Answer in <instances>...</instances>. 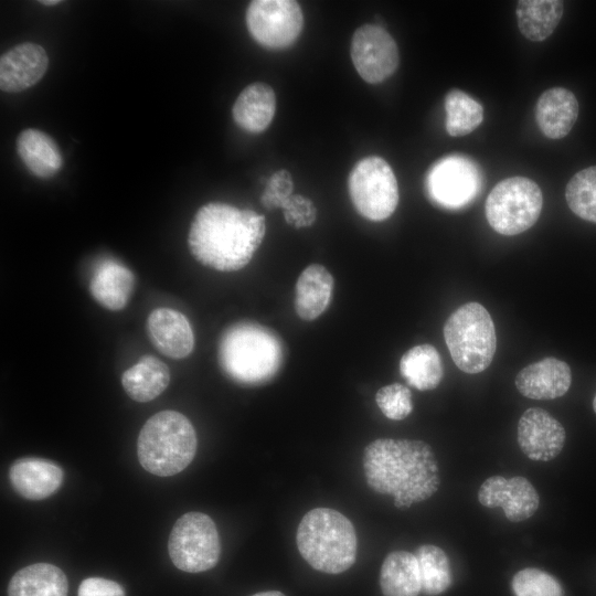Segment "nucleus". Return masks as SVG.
Listing matches in <instances>:
<instances>
[{"mask_svg": "<svg viewBox=\"0 0 596 596\" xmlns=\"http://www.w3.org/2000/svg\"><path fill=\"white\" fill-rule=\"evenodd\" d=\"M363 471L368 486L401 509L427 500L440 483L432 447L417 439L373 440L363 453Z\"/></svg>", "mask_w": 596, "mask_h": 596, "instance_id": "nucleus-1", "label": "nucleus"}, {"mask_svg": "<svg viewBox=\"0 0 596 596\" xmlns=\"http://www.w3.org/2000/svg\"><path fill=\"white\" fill-rule=\"evenodd\" d=\"M265 217L252 210L211 202L194 215L188 235L193 257L220 272L245 267L263 242Z\"/></svg>", "mask_w": 596, "mask_h": 596, "instance_id": "nucleus-2", "label": "nucleus"}, {"mask_svg": "<svg viewBox=\"0 0 596 596\" xmlns=\"http://www.w3.org/2000/svg\"><path fill=\"white\" fill-rule=\"evenodd\" d=\"M217 358L223 372L234 382L259 385L279 372L284 345L269 328L253 321H240L223 332Z\"/></svg>", "mask_w": 596, "mask_h": 596, "instance_id": "nucleus-3", "label": "nucleus"}, {"mask_svg": "<svg viewBox=\"0 0 596 596\" xmlns=\"http://www.w3.org/2000/svg\"><path fill=\"white\" fill-rule=\"evenodd\" d=\"M296 542L301 556L322 573H342L356 558L354 526L334 509L316 508L307 512L297 528Z\"/></svg>", "mask_w": 596, "mask_h": 596, "instance_id": "nucleus-4", "label": "nucleus"}, {"mask_svg": "<svg viewBox=\"0 0 596 596\" xmlns=\"http://www.w3.org/2000/svg\"><path fill=\"white\" fill-rule=\"evenodd\" d=\"M196 446V434L188 417L168 409L146 421L137 440V456L148 472L169 477L191 464Z\"/></svg>", "mask_w": 596, "mask_h": 596, "instance_id": "nucleus-5", "label": "nucleus"}, {"mask_svg": "<svg viewBox=\"0 0 596 596\" xmlns=\"http://www.w3.org/2000/svg\"><path fill=\"white\" fill-rule=\"evenodd\" d=\"M443 331L459 370L476 374L491 364L497 348L496 330L490 313L482 305H462L449 316Z\"/></svg>", "mask_w": 596, "mask_h": 596, "instance_id": "nucleus-6", "label": "nucleus"}, {"mask_svg": "<svg viewBox=\"0 0 596 596\" xmlns=\"http://www.w3.org/2000/svg\"><path fill=\"white\" fill-rule=\"evenodd\" d=\"M543 206L540 187L525 177L500 181L489 193L485 211L489 225L499 234L518 235L532 227Z\"/></svg>", "mask_w": 596, "mask_h": 596, "instance_id": "nucleus-7", "label": "nucleus"}, {"mask_svg": "<svg viewBox=\"0 0 596 596\" xmlns=\"http://www.w3.org/2000/svg\"><path fill=\"white\" fill-rule=\"evenodd\" d=\"M175 567L188 573L211 570L220 558L221 544L214 521L202 512H188L174 523L168 542Z\"/></svg>", "mask_w": 596, "mask_h": 596, "instance_id": "nucleus-8", "label": "nucleus"}, {"mask_svg": "<svg viewBox=\"0 0 596 596\" xmlns=\"http://www.w3.org/2000/svg\"><path fill=\"white\" fill-rule=\"evenodd\" d=\"M349 194L355 210L370 221L390 217L398 203V185L391 166L380 157L360 160L349 175Z\"/></svg>", "mask_w": 596, "mask_h": 596, "instance_id": "nucleus-9", "label": "nucleus"}, {"mask_svg": "<svg viewBox=\"0 0 596 596\" xmlns=\"http://www.w3.org/2000/svg\"><path fill=\"white\" fill-rule=\"evenodd\" d=\"M425 187L434 204L447 210H458L477 198L482 188V173L470 158L450 155L430 167Z\"/></svg>", "mask_w": 596, "mask_h": 596, "instance_id": "nucleus-10", "label": "nucleus"}, {"mask_svg": "<svg viewBox=\"0 0 596 596\" xmlns=\"http://www.w3.org/2000/svg\"><path fill=\"white\" fill-rule=\"evenodd\" d=\"M246 25L256 42L269 49L291 45L304 28L300 6L291 0H255L246 10Z\"/></svg>", "mask_w": 596, "mask_h": 596, "instance_id": "nucleus-11", "label": "nucleus"}, {"mask_svg": "<svg viewBox=\"0 0 596 596\" xmlns=\"http://www.w3.org/2000/svg\"><path fill=\"white\" fill-rule=\"evenodd\" d=\"M351 58L359 75L377 84L389 78L400 62L398 49L392 35L376 24H364L353 34Z\"/></svg>", "mask_w": 596, "mask_h": 596, "instance_id": "nucleus-12", "label": "nucleus"}, {"mask_svg": "<svg viewBox=\"0 0 596 596\" xmlns=\"http://www.w3.org/2000/svg\"><path fill=\"white\" fill-rule=\"evenodd\" d=\"M478 501L486 508L503 509L511 522L531 518L538 510L540 498L533 485L524 477L492 476L478 490Z\"/></svg>", "mask_w": 596, "mask_h": 596, "instance_id": "nucleus-13", "label": "nucleus"}, {"mask_svg": "<svg viewBox=\"0 0 596 596\" xmlns=\"http://www.w3.org/2000/svg\"><path fill=\"white\" fill-rule=\"evenodd\" d=\"M565 429L549 412L528 408L518 423V444L522 453L536 461L556 458L565 444Z\"/></svg>", "mask_w": 596, "mask_h": 596, "instance_id": "nucleus-14", "label": "nucleus"}, {"mask_svg": "<svg viewBox=\"0 0 596 596\" xmlns=\"http://www.w3.org/2000/svg\"><path fill=\"white\" fill-rule=\"evenodd\" d=\"M49 57L35 43L25 42L7 51L0 58V88L7 93L22 92L35 85L45 74Z\"/></svg>", "mask_w": 596, "mask_h": 596, "instance_id": "nucleus-15", "label": "nucleus"}, {"mask_svg": "<svg viewBox=\"0 0 596 596\" xmlns=\"http://www.w3.org/2000/svg\"><path fill=\"white\" fill-rule=\"evenodd\" d=\"M572 383L570 365L556 358H545L523 368L515 376L520 394L532 400L563 396Z\"/></svg>", "mask_w": 596, "mask_h": 596, "instance_id": "nucleus-16", "label": "nucleus"}, {"mask_svg": "<svg viewBox=\"0 0 596 596\" xmlns=\"http://www.w3.org/2000/svg\"><path fill=\"white\" fill-rule=\"evenodd\" d=\"M148 336L162 354L172 359L188 356L194 347L190 322L181 312L171 308H157L147 319Z\"/></svg>", "mask_w": 596, "mask_h": 596, "instance_id": "nucleus-17", "label": "nucleus"}, {"mask_svg": "<svg viewBox=\"0 0 596 596\" xmlns=\"http://www.w3.org/2000/svg\"><path fill=\"white\" fill-rule=\"evenodd\" d=\"M9 478L20 496L29 500H42L61 487L64 472L53 461L28 457L12 464Z\"/></svg>", "mask_w": 596, "mask_h": 596, "instance_id": "nucleus-18", "label": "nucleus"}, {"mask_svg": "<svg viewBox=\"0 0 596 596\" xmlns=\"http://www.w3.org/2000/svg\"><path fill=\"white\" fill-rule=\"evenodd\" d=\"M578 109V102L571 91L564 87L550 88L536 102V124L547 138L561 139L573 128Z\"/></svg>", "mask_w": 596, "mask_h": 596, "instance_id": "nucleus-19", "label": "nucleus"}, {"mask_svg": "<svg viewBox=\"0 0 596 596\" xmlns=\"http://www.w3.org/2000/svg\"><path fill=\"white\" fill-rule=\"evenodd\" d=\"M135 287V275L121 263L114 259L102 260L89 280L93 298L104 308L118 311L124 309Z\"/></svg>", "mask_w": 596, "mask_h": 596, "instance_id": "nucleus-20", "label": "nucleus"}, {"mask_svg": "<svg viewBox=\"0 0 596 596\" xmlns=\"http://www.w3.org/2000/svg\"><path fill=\"white\" fill-rule=\"evenodd\" d=\"M295 310L298 317L312 321L329 307L333 292V277L320 264H311L299 275L296 283Z\"/></svg>", "mask_w": 596, "mask_h": 596, "instance_id": "nucleus-21", "label": "nucleus"}, {"mask_svg": "<svg viewBox=\"0 0 596 596\" xmlns=\"http://www.w3.org/2000/svg\"><path fill=\"white\" fill-rule=\"evenodd\" d=\"M276 110L274 89L265 83L244 88L233 105L234 121L248 132H260L272 123Z\"/></svg>", "mask_w": 596, "mask_h": 596, "instance_id": "nucleus-22", "label": "nucleus"}, {"mask_svg": "<svg viewBox=\"0 0 596 596\" xmlns=\"http://www.w3.org/2000/svg\"><path fill=\"white\" fill-rule=\"evenodd\" d=\"M15 147L24 166L39 178H51L62 167L63 159L57 145L39 129L29 128L21 131Z\"/></svg>", "mask_w": 596, "mask_h": 596, "instance_id": "nucleus-23", "label": "nucleus"}, {"mask_svg": "<svg viewBox=\"0 0 596 596\" xmlns=\"http://www.w3.org/2000/svg\"><path fill=\"white\" fill-rule=\"evenodd\" d=\"M168 365L153 355L142 356L121 375L125 392L136 402L145 403L159 396L169 385Z\"/></svg>", "mask_w": 596, "mask_h": 596, "instance_id": "nucleus-24", "label": "nucleus"}, {"mask_svg": "<svg viewBox=\"0 0 596 596\" xmlns=\"http://www.w3.org/2000/svg\"><path fill=\"white\" fill-rule=\"evenodd\" d=\"M8 596H67V578L55 565H28L12 576Z\"/></svg>", "mask_w": 596, "mask_h": 596, "instance_id": "nucleus-25", "label": "nucleus"}, {"mask_svg": "<svg viewBox=\"0 0 596 596\" xmlns=\"http://www.w3.org/2000/svg\"><path fill=\"white\" fill-rule=\"evenodd\" d=\"M384 596H418L422 592L417 560L407 551H394L384 558L380 572Z\"/></svg>", "mask_w": 596, "mask_h": 596, "instance_id": "nucleus-26", "label": "nucleus"}, {"mask_svg": "<svg viewBox=\"0 0 596 596\" xmlns=\"http://www.w3.org/2000/svg\"><path fill=\"white\" fill-rule=\"evenodd\" d=\"M564 12L560 0H521L517 3L520 32L530 41L546 40L558 25Z\"/></svg>", "mask_w": 596, "mask_h": 596, "instance_id": "nucleus-27", "label": "nucleus"}, {"mask_svg": "<svg viewBox=\"0 0 596 596\" xmlns=\"http://www.w3.org/2000/svg\"><path fill=\"white\" fill-rule=\"evenodd\" d=\"M400 373L411 386L419 391L434 390L444 376L441 358L432 344H418L401 358Z\"/></svg>", "mask_w": 596, "mask_h": 596, "instance_id": "nucleus-28", "label": "nucleus"}, {"mask_svg": "<svg viewBox=\"0 0 596 596\" xmlns=\"http://www.w3.org/2000/svg\"><path fill=\"white\" fill-rule=\"evenodd\" d=\"M414 555L418 564L422 592L427 596H437L447 590L451 585V570L444 550L433 544H424Z\"/></svg>", "mask_w": 596, "mask_h": 596, "instance_id": "nucleus-29", "label": "nucleus"}, {"mask_svg": "<svg viewBox=\"0 0 596 596\" xmlns=\"http://www.w3.org/2000/svg\"><path fill=\"white\" fill-rule=\"evenodd\" d=\"M446 130L451 137L473 131L483 120L482 105L460 89H450L445 96Z\"/></svg>", "mask_w": 596, "mask_h": 596, "instance_id": "nucleus-30", "label": "nucleus"}, {"mask_svg": "<svg viewBox=\"0 0 596 596\" xmlns=\"http://www.w3.org/2000/svg\"><path fill=\"white\" fill-rule=\"evenodd\" d=\"M565 199L578 217L596 223V166L572 177L565 189Z\"/></svg>", "mask_w": 596, "mask_h": 596, "instance_id": "nucleus-31", "label": "nucleus"}, {"mask_svg": "<svg viewBox=\"0 0 596 596\" xmlns=\"http://www.w3.org/2000/svg\"><path fill=\"white\" fill-rule=\"evenodd\" d=\"M515 596H564L560 582L547 572L535 567L519 571L511 582Z\"/></svg>", "mask_w": 596, "mask_h": 596, "instance_id": "nucleus-32", "label": "nucleus"}, {"mask_svg": "<svg viewBox=\"0 0 596 596\" xmlns=\"http://www.w3.org/2000/svg\"><path fill=\"white\" fill-rule=\"evenodd\" d=\"M375 402L384 416L393 421H402L413 411L412 393L400 383L381 387L376 392Z\"/></svg>", "mask_w": 596, "mask_h": 596, "instance_id": "nucleus-33", "label": "nucleus"}, {"mask_svg": "<svg viewBox=\"0 0 596 596\" xmlns=\"http://www.w3.org/2000/svg\"><path fill=\"white\" fill-rule=\"evenodd\" d=\"M285 221L297 228L308 227L316 221L317 211L310 199L292 194L281 205Z\"/></svg>", "mask_w": 596, "mask_h": 596, "instance_id": "nucleus-34", "label": "nucleus"}, {"mask_svg": "<svg viewBox=\"0 0 596 596\" xmlns=\"http://www.w3.org/2000/svg\"><path fill=\"white\" fill-rule=\"evenodd\" d=\"M294 183L287 170L275 172L267 182L262 195V203L267 209L281 207L285 201L292 195Z\"/></svg>", "mask_w": 596, "mask_h": 596, "instance_id": "nucleus-35", "label": "nucleus"}, {"mask_svg": "<svg viewBox=\"0 0 596 596\" xmlns=\"http://www.w3.org/2000/svg\"><path fill=\"white\" fill-rule=\"evenodd\" d=\"M77 596H125V592L114 581L103 577H88L81 583Z\"/></svg>", "mask_w": 596, "mask_h": 596, "instance_id": "nucleus-36", "label": "nucleus"}, {"mask_svg": "<svg viewBox=\"0 0 596 596\" xmlns=\"http://www.w3.org/2000/svg\"><path fill=\"white\" fill-rule=\"evenodd\" d=\"M253 596H285L281 592L278 590H267L254 594Z\"/></svg>", "mask_w": 596, "mask_h": 596, "instance_id": "nucleus-37", "label": "nucleus"}, {"mask_svg": "<svg viewBox=\"0 0 596 596\" xmlns=\"http://www.w3.org/2000/svg\"><path fill=\"white\" fill-rule=\"evenodd\" d=\"M41 4H44V6H55L57 3H60V0H46V1H40Z\"/></svg>", "mask_w": 596, "mask_h": 596, "instance_id": "nucleus-38", "label": "nucleus"}, {"mask_svg": "<svg viewBox=\"0 0 596 596\" xmlns=\"http://www.w3.org/2000/svg\"><path fill=\"white\" fill-rule=\"evenodd\" d=\"M593 409L596 414V395L594 396V400H593Z\"/></svg>", "mask_w": 596, "mask_h": 596, "instance_id": "nucleus-39", "label": "nucleus"}]
</instances>
